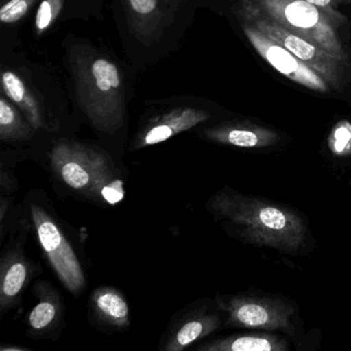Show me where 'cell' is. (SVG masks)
Masks as SVG:
<instances>
[{
    "mask_svg": "<svg viewBox=\"0 0 351 351\" xmlns=\"http://www.w3.org/2000/svg\"><path fill=\"white\" fill-rule=\"evenodd\" d=\"M96 317L104 324L118 328L130 326V309L124 295L114 287L96 289L90 298Z\"/></svg>",
    "mask_w": 351,
    "mask_h": 351,
    "instance_id": "15",
    "label": "cell"
},
{
    "mask_svg": "<svg viewBox=\"0 0 351 351\" xmlns=\"http://www.w3.org/2000/svg\"><path fill=\"white\" fill-rule=\"evenodd\" d=\"M64 5V0H43L36 17V32L44 34L56 21Z\"/></svg>",
    "mask_w": 351,
    "mask_h": 351,
    "instance_id": "19",
    "label": "cell"
},
{
    "mask_svg": "<svg viewBox=\"0 0 351 351\" xmlns=\"http://www.w3.org/2000/svg\"><path fill=\"white\" fill-rule=\"evenodd\" d=\"M246 17L254 27L270 36L275 42L293 53L298 59L313 69L328 86L342 91L344 84V62L317 45L289 32L264 14H258L254 8L246 10Z\"/></svg>",
    "mask_w": 351,
    "mask_h": 351,
    "instance_id": "6",
    "label": "cell"
},
{
    "mask_svg": "<svg viewBox=\"0 0 351 351\" xmlns=\"http://www.w3.org/2000/svg\"><path fill=\"white\" fill-rule=\"evenodd\" d=\"M38 241L65 287L79 295L86 287V278L79 258L56 221L43 207L30 208Z\"/></svg>",
    "mask_w": 351,
    "mask_h": 351,
    "instance_id": "7",
    "label": "cell"
},
{
    "mask_svg": "<svg viewBox=\"0 0 351 351\" xmlns=\"http://www.w3.org/2000/svg\"><path fill=\"white\" fill-rule=\"evenodd\" d=\"M206 110L178 108L152 120L133 141L132 149H141L164 143L171 137L190 130L208 120Z\"/></svg>",
    "mask_w": 351,
    "mask_h": 351,
    "instance_id": "9",
    "label": "cell"
},
{
    "mask_svg": "<svg viewBox=\"0 0 351 351\" xmlns=\"http://www.w3.org/2000/svg\"><path fill=\"white\" fill-rule=\"evenodd\" d=\"M163 3H168V5H178V3H182V1H186V0H162Z\"/></svg>",
    "mask_w": 351,
    "mask_h": 351,
    "instance_id": "23",
    "label": "cell"
},
{
    "mask_svg": "<svg viewBox=\"0 0 351 351\" xmlns=\"http://www.w3.org/2000/svg\"><path fill=\"white\" fill-rule=\"evenodd\" d=\"M289 349L287 338L266 330L221 337L197 347L199 351H287Z\"/></svg>",
    "mask_w": 351,
    "mask_h": 351,
    "instance_id": "13",
    "label": "cell"
},
{
    "mask_svg": "<svg viewBox=\"0 0 351 351\" xmlns=\"http://www.w3.org/2000/svg\"><path fill=\"white\" fill-rule=\"evenodd\" d=\"M1 86L8 98L20 108L36 130L45 126L44 112L40 102L17 73L11 71H3L1 73Z\"/></svg>",
    "mask_w": 351,
    "mask_h": 351,
    "instance_id": "16",
    "label": "cell"
},
{
    "mask_svg": "<svg viewBox=\"0 0 351 351\" xmlns=\"http://www.w3.org/2000/svg\"><path fill=\"white\" fill-rule=\"evenodd\" d=\"M38 0H9L0 9V21L14 24L25 17Z\"/></svg>",
    "mask_w": 351,
    "mask_h": 351,
    "instance_id": "21",
    "label": "cell"
},
{
    "mask_svg": "<svg viewBox=\"0 0 351 351\" xmlns=\"http://www.w3.org/2000/svg\"><path fill=\"white\" fill-rule=\"evenodd\" d=\"M48 283H38L36 293L40 302L29 314V326L34 332H46L58 324L61 314V303L56 291Z\"/></svg>",
    "mask_w": 351,
    "mask_h": 351,
    "instance_id": "17",
    "label": "cell"
},
{
    "mask_svg": "<svg viewBox=\"0 0 351 351\" xmlns=\"http://www.w3.org/2000/svg\"><path fill=\"white\" fill-rule=\"evenodd\" d=\"M203 135L213 143L241 149H266L280 141L276 131L248 122L217 125L205 129Z\"/></svg>",
    "mask_w": 351,
    "mask_h": 351,
    "instance_id": "11",
    "label": "cell"
},
{
    "mask_svg": "<svg viewBox=\"0 0 351 351\" xmlns=\"http://www.w3.org/2000/svg\"><path fill=\"white\" fill-rule=\"evenodd\" d=\"M243 32L258 54L281 75L313 91H328V84L320 75L270 36L252 25H244Z\"/></svg>",
    "mask_w": 351,
    "mask_h": 351,
    "instance_id": "8",
    "label": "cell"
},
{
    "mask_svg": "<svg viewBox=\"0 0 351 351\" xmlns=\"http://www.w3.org/2000/svg\"><path fill=\"white\" fill-rule=\"evenodd\" d=\"M217 306L226 314L229 328L281 332L297 339V309L291 301L274 295L236 293L217 295Z\"/></svg>",
    "mask_w": 351,
    "mask_h": 351,
    "instance_id": "4",
    "label": "cell"
},
{
    "mask_svg": "<svg viewBox=\"0 0 351 351\" xmlns=\"http://www.w3.org/2000/svg\"><path fill=\"white\" fill-rule=\"evenodd\" d=\"M53 171L77 193L106 204H119L125 198L124 182L110 156L75 141H60L50 154Z\"/></svg>",
    "mask_w": 351,
    "mask_h": 351,
    "instance_id": "3",
    "label": "cell"
},
{
    "mask_svg": "<svg viewBox=\"0 0 351 351\" xmlns=\"http://www.w3.org/2000/svg\"><path fill=\"white\" fill-rule=\"evenodd\" d=\"M221 317L217 312L207 308L194 309L178 318L173 326L168 328L161 343L164 351H182L209 336L221 328Z\"/></svg>",
    "mask_w": 351,
    "mask_h": 351,
    "instance_id": "10",
    "label": "cell"
},
{
    "mask_svg": "<svg viewBox=\"0 0 351 351\" xmlns=\"http://www.w3.org/2000/svg\"><path fill=\"white\" fill-rule=\"evenodd\" d=\"M69 62L77 102L84 114L98 130L118 131L126 114L125 85L119 67L84 46L73 49Z\"/></svg>",
    "mask_w": 351,
    "mask_h": 351,
    "instance_id": "2",
    "label": "cell"
},
{
    "mask_svg": "<svg viewBox=\"0 0 351 351\" xmlns=\"http://www.w3.org/2000/svg\"><path fill=\"white\" fill-rule=\"evenodd\" d=\"M3 96L0 97V138L3 141H24L36 130L24 114Z\"/></svg>",
    "mask_w": 351,
    "mask_h": 351,
    "instance_id": "18",
    "label": "cell"
},
{
    "mask_svg": "<svg viewBox=\"0 0 351 351\" xmlns=\"http://www.w3.org/2000/svg\"><path fill=\"white\" fill-rule=\"evenodd\" d=\"M305 1L319 9L334 23V25H340L345 21L344 16L336 11L332 5L334 0H305Z\"/></svg>",
    "mask_w": 351,
    "mask_h": 351,
    "instance_id": "22",
    "label": "cell"
},
{
    "mask_svg": "<svg viewBox=\"0 0 351 351\" xmlns=\"http://www.w3.org/2000/svg\"><path fill=\"white\" fill-rule=\"evenodd\" d=\"M256 3L265 16L346 63V53L334 23L319 9L305 0H256Z\"/></svg>",
    "mask_w": 351,
    "mask_h": 351,
    "instance_id": "5",
    "label": "cell"
},
{
    "mask_svg": "<svg viewBox=\"0 0 351 351\" xmlns=\"http://www.w3.org/2000/svg\"><path fill=\"white\" fill-rule=\"evenodd\" d=\"M332 153L344 156L351 153V123L341 121L332 128L328 138Z\"/></svg>",
    "mask_w": 351,
    "mask_h": 351,
    "instance_id": "20",
    "label": "cell"
},
{
    "mask_svg": "<svg viewBox=\"0 0 351 351\" xmlns=\"http://www.w3.org/2000/svg\"><path fill=\"white\" fill-rule=\"evenodd\" d=\"M208 210L230 236L250 245L301 254L309 243L305 219L275 201L223 188L211 197Z\"/></svg>",
    "mask_w": 351,
    "mask_h": 351,
    "instance_id": "1",
    "label": "cell"
},
{
    "mask_svg": "<svg viewBox=\"0 0 351 351\" xmlns=\"http://www.w3.org/2000/svg\"><path fill=\"white\" fill-rule=\"evenodd\" d=\"M32 265L21 252H12L3 261L0 272V310L17 305L32 275Z\"/></svg>",
    "mask_w": 351,
    "mask_h": 351,
    "instance_id": "14",
    "label": "cell"
},
{
    "mask_svg": "<svg viewBox=\"0 0 351 351\" xmlns=\"http://www.w3.org/2000/svg\"><path fill=\"white\" fill-rule=\"evenodd\" d=\"M129 27L143 42H153L161 36L165 24L162 0H121Z\"/></svg>",
    "mask_w": 351,
    "mask_h": 351,
    "instance_id": "12",
    "label": "cell"
}]
</instances>
